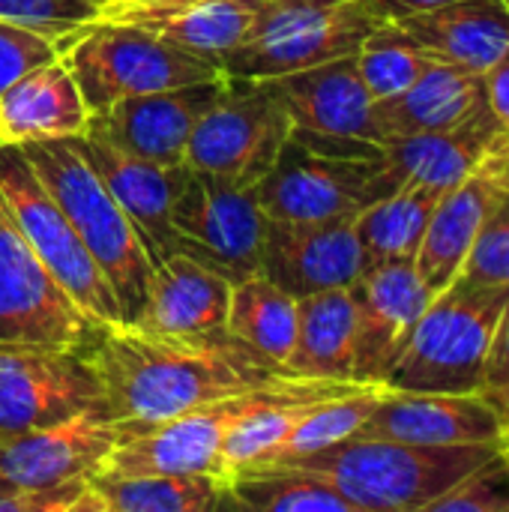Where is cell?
Segmentation results:
<instances>
[{
	"mask_svg": "<svg viewBox=\"0 0 509 512\" xmlns=\"http://www.w3.org/2000/svg\"><path fill=\"white\" fill-rule=\"evenodd\" d=\"M507 150L498 153L486 168H480L477 174H471L468 180H462L459 186L447 189L438 198V204L429 216L423 243L414 255V267L432 294H441L459 276L489 207L495 204L498 192L504 189L501 162H504Z\"/></svg>",
	"mask_w": 509,
	"mask_h": 512,
	"instance_id": "cb8c5ba5",
	"label": "cell"
},
{
	"mask_svg": "<svg viewBox=\"0 0 509 512\" xmlns=\"http://www.w3.org/2000/svg\"><path fill=\"white\" fill-rule=\"evenodd\" d=\"M66 45L69 42H63V39H48L27 27L0 21V93L27 69L60 57L66 51Z\"/></svg>",
	"mask_w": 509,
	"mask_h": 512,
	"instance_id": "f35d334b",
	"label": "cell"
},
{
	"mask_svg": "<svg viewBox=\"0 0 509 512\" xmlns=\"http://www.w3.org/2000/svg\"><path fill=\"white\" fill-rule=\"evenodd\" d=\"M99 327L39 264L0 198V345L87 351Z\"/></svg>",
	"mask_w": 509,
	"mask_h": 512,
	"instance_id": "7c38bea8",
	"label": "cell"
},
{
	"mask_svg": "<svg viewBox=\"0 0 509 512\" xmlns=\"http://www.w3.org/2000/svg\"><path fill=\"white\" fill-rule=\"evenodd\" d=\"M291 117L261 81L231 78L222 99L198 120L183 162L237 186H255L291 138Z\"/></svg>",
	"mask_w": 509,
	"mask_h": 512,
	"instance_id": "8fae6325",
	"label": "cell"
},
{
	"mask_svg": "<svg viewBox=\"0 0 509 512\" xmlns=\"http://www.w3.org/2000/svg\"><path fill=\"white\" fill-rule=\"evenodd\" d=\"M507 291L453 279L414 324L387 387L408 393H480Z\"/></svg>",
	"mask_w": 509,
	"mask_h": 512,
	"instance_id": "277c9868",
	"label": "cell"
},
{
	"mask_svg": "<svg viewBox=\"0 0 509 512\" xmlns=\"http://www.w3.org/2000/svg\"><path fill=\"white\" fill-rule=\"evenodd\" d=\"M486 105L483 75L435 60L411 87L375 102V129L381 144L390 138L450 129Z\"/></svg>",
	"mask_w": 509,
	"mask_h": 512,
	"instance_id": "4316f807",
	"label": "cell"
},
{
	"mask_svg": "<svg viewBox=\"0 0 509 512\" xmlns=\"http://www.w3.org/2000/svg\"><path fill=\"white\" fill-rule=\"evenodd\" d=\"M87 159L117 198V204L126 210L129 222L141 234L147 255L153 267L165 261L171 252H177V234L171 228V207L183 186V177L189 171L186 162L180 165H159L150 159H141L135 153H126L105 138H96L90 132L78 135Z\"/></svg>",
	"mask_w": 509,
	"mask_h": 512,
	"instance_id": "44dd1931",
	"label": "cell"
},
{
	"mask_svg": "<svg viewBox=\"0 0 509 512\" xmlns=\"http://www.w3.org/2000/svg\"><path fill=\"white\" fill-rule=\"evenodd\" d=\"M108 3L111 0H0V21L72 42L81 30L102 21Z\"/></svg>",
	"mask_w": 509,
	"mask_h": 512,
	"instance_id": "e575fe53",
	"label": "cell"
},
{
	"mask_svg": "<svg viewBox=\"0 0 509 512\" xmlns=\"http://www.w3.org/2000/svg\"><path fill=\"white\" fill-rule=\"evenodd\" d=\"M387 384H363L345 396L327 399L315 405L279 444L276 453H270L264 462H282V459H300L309 453H318L324 447H333L339 441H348L357 435V429L369 420L375 405L384 399ZM258 465V462H255Z\"/></svg>",
	"mask_w": 509,
	"mask_h": 512,
	"instance_id": "d6a6232c",
	"label": "cell"
},
{
	"mask_svg": "<svg viewBox=\"0 0 509 512\" xmlns=\"http://www.w3.org/2000/svg\"><path fill=\"white\" fill-rule=\"evenodd\" d=\"M357 309L348 288L318 291L297 300V339L285 369L294 378L354 381Z\"/></svg>",
	"mask_w": 509,
	"mask_h": 512,
	"instance_id": "83f0119b",
	"label": "cell"
},
{
	"mask_svg": "<svg viewBox=\"0 0 509 512\" xmlns=\"http://www.w3.org/2000/svg\"><path fill=\"white\" fill-rule=\"evenodd\" d=\"M87 123L90 108L63 54L27 69L0 93V144L78 138Z\"/></svg>",
	"mask_w": 509,
	"mask_h": 512,
	"instance_id": "d4e9b609",
	"label": "cell"
},
{
	"mask_svg": "<svg viewBox=\"0 0 509 512\" xmlns=\"http://www.w3.org/2000/svg\"><path fill=\"white\" fill-rule=\"evenodd\" d=\"M225 330L261 357L285 366L297 339V300L264 273L246 276L231 285Z\"/></svg>",
	"mask_w": 509,
	"mask_h": 512,
	"instance_id": "1f68e13d",
	"label": "cell"
},
{
	"mask_svg": "<svg viewBox=\"0 0 509 512\" xmlns=\"http://www.w3.org/2000/svg\"><path fill=\"white\" fill-rule=\"evenodd\" d=\"M480 393L501 411V417L509 426V291L492 336V348L486 357V369H483V387Z\"/></svg>",
	"mask_w": 509,
	"mask_h": 512,
	"instance_id": "ab89813d",
	"label": "cell"
},
{
	"mask_svg": "<svg viewBox=\"0 0 509 512\" xmlns=\"http://www.w3.org/2000/svg\"><path fill=\"white\" fill-rule=\"evenodd\" d=\"M504 3H507V9H509V0H504Z\"/></svg>",
	"mask_w": 509,
	"mask_h": 512,
	"instance_id": "f6af8a7d",
	"label": "cell"
},
{
	"mask_svg": "<svg viewBox=\"0 0 509 512\" xmlns=\"http://www.w3.org/2000/svg\"><path fill=\"white\" fill-rule=\"evenodd\" d=\"M288 111L294 129L327 138L381 144L375 129V99L369 96L357 57L345 54L300 72L261 81Z\"/></svg>",
	"mask_w": 509,
	"mask_h": 512,
	"instance_id": "ffe728a7",
	"label": "cell"
},
{
	"mask_svg": "<svg viewBox=\"0 0 509 512\" xmlns=\"http://www.w3.org/2000/svg\"><path fill=\"white\" fill-rule=\"evenodd\" d=\"M6 492H12V489H9V486H6V483L0 480V495H6Z\"/></svg>",
	"mask_w": 509,
	"mask_h": 512,
	"instance_id": "ee69618b",
	"label": "cell"
},
{
	"mask_svg": "<svg viewBox=\"0 0 509 512\" xmlns=\"http://www.w3.org/2000/svg\"><path fill=\"white\" fill-rule=\"evenodd\" d=\"M18 147L108 279L120 306V324L132 327L147 300L153 261L126 210L87 159L81 138H45Z\"/></svg>",
	"mask_w": 509,
	"mask_h": 512,
	"instance_id": "7a4b0ae2",
	"label": "cell"
},
{
	"mask_svg": "<svg viewBox=\"0 0 509 512\" xmlns=\"http://www.w3.org/2000/svg\"><path fill=\"white\" fill-rule=\"evenodd\" d=\"M465 285L474 288H492V291H509V189L504 186L489 207L480 234L459 270Z\"/></svg>",
	"mask_w": 509,
	"mask_h": 512,
	"instance_id": "d590c367",
	"label": "cell"
},
{
	"mask_svg": "<svg viewBox=\"0 0 509 512\" xmlns=\"http://www.w3.org/2000/svg\"><path fill=\"white\" fill-rule=\"evenodd\" d=\"M354 219H267L261 243V273L294 300L354 285V279L366 270V255Z\"/></svg>",
	"mask_w": 509,
	"mask_h": 512,
	"instance_id": "ac0fdd59",
	"label": "cell"
},
{
	"mask_svg": "<svg viewBox=\"0 0 509 512\" xmlns=\"http://www.w3.org/2000/svg\"><path fill=\"white\" fill-rule=\"evenodd\" d=\"M384 21L366 0H264L246 39L219 63L237 81H267L345 54Z\"/></svg>",
	"mask_w": 509,
	"mask_h": 512,
	"instance_id": "5b68a950",
	"label": "cell"
},
{
	"mask_svg": "<svg viewBox=\"0 0 509 512\" xmlns=\"http://www.w3.org/2000/svg\"><path fill=\"white\" fill-rule=\"evenodd\" d=\"M228 507L258 512H360L324 474L294 462H258L225 477Z\"/></svg>",
	"mask_w": 509,
	"mask_h": 512,
	"instance_id": "f1b7e54d",
	"label": "cell"
},
{
	"mask_svg": "<svg viewBox=\"0 0 509 512\" xmlns=\"http://www.w3.org/2000/svg\"><path fill=\"white\" fill-rule=\"evenodd\" d=\"M87 357L114 420H165L288 378L285 366L261 357L228 330L156 336L114 324L99 327Z\"/></svg>",
	"mask_w": 509,
	"mask_h": 512,
	"instance_id": "6da1fadb",
	"label": "cell"
},
{
	"mask_svg": "<svg viewBox=\"0 0 509 512\" xmlns=\"http://www.w3.org/2000/svg\"><path fill=\"white\" fill-rule=\"evenodd\" d=\"M0 198L21 237L63 294L96 327L120 324V306L108 279L18 144H0Z\"/></svg>",
	"mask_w": 509,
	"mask_h": 512,
	"instance_id": "52a82bcc",
	"label": "cell"
},
{
	"mask_svg": "<svg viewBox=\"0 0 509 512\" xmlns=\"http://www.w3.org/2000/svg\"><path fill=\"white\" fill-rule=\"evenodd\" d=\"M435 60L486 75L509 51L504 0H456L396 21Z\"/></svg>",
	"mask_w": 509,
	"mask_h": 512,
	"instance_id": "484cf974",
	"label": "cell"
},
{
	"mask_svg": "<svg viewBox=\"0 0 509 512\" xmlns=\"http://www.w3.org/2000/svg\"><path fill=\"white\" fill-rule=\"evenodd\" d=\"M87 408H105L87 351L0 345V435L51 426Z\"/></svg>",
	"mask_w": 509,
	"mask_h": 512,
	"instance_id": "4fadbf2b",
	"label": "cell"
},
{
	"mask_svg": "<svg viewBox=\"0 0 509 512\" xmlns=\"http://www.w3.org/2000/svg\"><path fill=\"white\" fill-rule=\"evenodd\" d=\"M231 78L219 75L171 90L120 99L90 114L87 132L159 165H180L198 120L222 99Z\"/></svg>",
	"mask_w": 509,
	"mask_h": 512,
	"instance_id": "5bb4252c",
	"label": "cell"
},
{
	"mask_svg": "<svg viewBox=\"0 0 509 512\" xmlns=\"http://www.w3.org/2000/svg\"><path fill=\"white\" fill-rule=\"evenodd\" d=\"M396 186L384 174V159L336 156L288 138L276 165L255 183L267 219L333 222L354 219Z\"/></svg>",
	"mask_w": 509,
	"mask_h": 512,
	"instance_id": "ba28073f",
	"label": "cell"
},
{
	"mask_svg": "<svg viewBox=\"0 0 509 512\" xmlns=\"http://www.w3.org/2000/svg\"><path fill=\"white\" fill-rule=\"evenodd\" d=\"M354 438L420 447L509 444V426L483 393H408L387 387Z\"/></svg>",
	"mask_w": 509,
	"mask_h": 512,
	"instance_id": "2e32d148",
	"label": "cell"
},
{
	"mask_svg": "<svg viewBox=\"0 0 509 512\" xmlns=\"http://www.w3.org/2000/svg\"><path fill=\"white\" fill-rule=\"evenodd\" d=\"M507 444L420 447L381 438H348L294 462L333 480L360 512H429L465 474Z\"/></svg>",
	"mask_w": 509,
	"mask_h": 512,
	"instance_id": "3957f363",
	"label": "cell"
},
{
	"mask_svg": "<svg viewBox=\"0 0 509 512\" xmlns=\"http://www.w3.org/2000/svg\"><path fill=\"white\" fill-rule=\"evenodd\" d=\"M447 3H456V0H366V6L381 21H399V18L429 12V9H438V6H447Z\"/></svg>",
	"mask_w": 509,
	"mask_h": 512,
	"instance_id": "b9f144b4",
	"label": "cell"
},
{
	"mask_svg": "<svg viewBox=\"0 0 509 512\" xmlns=\"http://www.w3.org/2000/svg\"><path fill=\"white\" fill-rule=\"evenodd\" d=\"M279 381L165 420H117V444L99 474H219V450L228 429Z\"/></svg>",
	"mask_w": 509,
	"mask_h": 512,
	"instance_id": "30bf717a",
	"label": "cell"
},
{
	"mask_svg": "<svg viewBox=\"0 0 509 512\" xmlns=\"http://www.w3.org/2000/svg\"><path fill=\"white\" fill-rule=\"evenodd\" d=\"M351 297L357 309L354 381L384 384L435 294L420 279L414 261H381L354 279Z\"/></svg>",
	"mask_w": 509,
	"mask_h": 512,
	"instance_id": "9a60e30c",
	"label": "cell"
},
{
	"mask_svg": "<svg viewBox=\"0 0 509 512\" xmlns=\"http://www.w3.org/2000/svg\"><path fill=\"white\" fill-rule=\"evenodd\" d=\"M177 252L198 258L231 282L261 273L267 216L255 186H237L189 168L171 207Z\"/></svg>",
	"mask_w": 509,
	"mask_h": 512,
	"instance_id": "9c48e42d",
	"label": "cell"
},
{
	"mask_svg": "<svg viewBox=\"0 0 509 512\" xmlns=\"http://www.w3.org/2000/svg\"><path fill=\"white\" fill-rule=\"evenodd\" d=\"M501 183L509 189V150L507 156H504V162H501Z\"/></svg>",
	"mask_w": 509,
	"mask_h": 512,
	"instance_id": "7bdbcfd3",
	"label": "cell"
},
{
	"mask_svg": "<svg viewBox=\"0 0 509 512\" xmlns=\"http://www.w3.org/2000/svg\"><path fill=\"white\" fill-rule=\"evenodd\" d=\"M231 279L186 252L153 267L144 309L132 327L156 336H201L225 330Z\"/></svg>",
	"mask_w": 509,
	"mask_h": 512,
	"instance_id": "603a6c76",
	"label": "cell"
},
{
	"mask_svg": "<svg viewBox=\"0 0 509 512\" xmlns=\"http://www.w3.org/2000/svg\"><path fill=\"white\" fill-rule=\"evenodd\" d=\"M261 6L264 0H111L102 18L147 27L219 66L246 39Z\"/></svg>",
	"mask_w": 509,
	"mask_h": 512,
	"instance_id": "7402d4cb",
	"label": "cell"
},
{
	"mask_svg": "<svg viewBox=\"0 0 509 512\" xmlns=\"http://www.w3.org/2000/svg\"><path fill=\"white\" fill-rule=\"evenodd\" d=\"M63 63L69 66L90 114L129 96L222 75L216 63L168 42L159 33L108 18L81 30L66 45Z\"/></svg>",
	"mask_w": 509,
	"mask_h": 512,
	"instance_id": "8992f818",
	"label": "cell"
},
{
	"mask_svg": "<svg viewBox=\"0 0 509 512\" xmlns=\"http://www.w3.org/2000/svg\"><path fill=\"white\" fill-rule=\"evenodd\" d=\"M0 512H108L90 477H72L54 486L12 489L0 495Z\"/></svg>",
	"mask_w": 509,
	"mask_h": 512,
	"instance_id": "74e56055",
	"label": "cell"
},
{
	"mask_svg": "<svg viewBox=\"0 0 509 512\" xmlns=\"http://www.w3.org/2000/svg\"><path fill=\"white\" fill-rule=\"evenodd\" d=\"M509 147L507 126L492 114L489 102L468 120L405 138H390L381 144L384 174L393 186L420 183L447 192L486 168L498 153Z\"/></svg>",
	"mask_w": 509,
	"mask_h": 512,
	"instance_id": "d6986e66",
	"label": "cell"
},
{
	"mask_svg": "<svg viewBox=\"0 0 509 512\" xmlns=\"http://www.w3.org/2000/svg\"><path fill=\"white\" fill-rule=\"evenodd\" d=\"M486 84V102L492 108V114L507 126L509 132V51L483 75Z\"/></svg>",
	"mask_w": 509,
	"mask_h": 512,
	"instance_id": "60d3db41",
	"label": "cell"
},
{
	"mask_svg": "<svg viewBox=\"0 0 509 512\" xmlns=\"http://www.w3.org/2000/svg\"><path fill=\"white\" fill-rule=\"evenodd\" d=\"M441 195L444 192L420 183H402L390 195L360 210L354 228L366 255V267L381 261H414Z\"/></svg>",
	"mask_w": 509,
	"mask_h": 512,
	"instance_id": "4dcf8cb0",
	"label": "cell"
},
{
	"mask_svg": "<svg viewBox=\"0 0 509 512\" xmlns=\"http://www.w3.org/2000/svg\"><path fill=\"white\" fill-rule=\"evenodd\" d=\"M354 57L360 78L375 102L402 93L435 63V57L420 48L396 21H384L381 27H375Z\"/></svg>",
	"mask_w": 509,
	"mask_h": 512,
	"instance_id": "836d02e7",
	"label": "cell"
},
{
	"mask_svg": "<svg viewBox=\"0 0 509 512\" xmlns=\"http://www.w3.org/2000/svg\"><path fill=\"white\" fill-rule=\"evenodd\" d=\"M117 444V420L108 408H87L60 423L0 435V480L9 489L54 486L90 477Z\"/></svg>",
	"mask_w": 509,
	"mask_h": 512,
	"instance_id": "e0dca14e",
	"label": "cell"
},
{
	"mask_svg": "<svg viewBox=\"0 0 509 512\" xmlns=\"http://www.w3.org/2000/svg\"><path fill=\"white\" fill-rule=\"evenodd\" d=\"M108 512H213L228 507L222 474H90Z\"/></svg>",
	"mask_w": 509,
	"mask_h": 512,
	"instance_id": "f546056e",
	"label": "cell"
},
{
	"mask_svg": "<svg viewBox=\"0 0 509 512\" xmlns=\"http://www.w3.org/2000/svg\"><path fill=\"white\" fill-rule=\"evenodd\" d=\"M429 512H509V444L465 474Z\"/></svg>",
	"mask_w": 509,
	"mask_h": 512,
	"instance_id": "8d00e7d4",
	"label": "cell"
}]
</instances>
